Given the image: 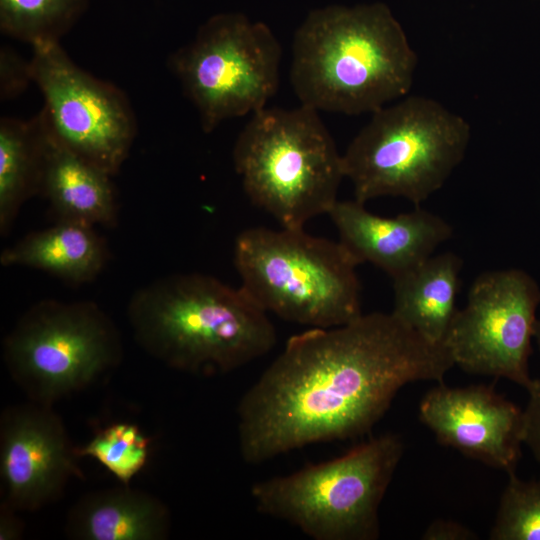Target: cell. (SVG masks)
<instances>
[{
  "label": "cell",
  "mask_w": 540,
  "mask_h": 540,
  "mask_svg": "<svg viewBox=\"0 0 540 540\" xmlns=\"http://www.w3.org/2000/svg\"><path fill=\"white\" fill-rule=\"evenodd\" d=\"M454 366L392 312L361 314L289 338L237 407L243 460L260 464L304 446L369 432L405 385L443 382Z\"/></svg>",
  "instance_id": "cell-1"
},
{
  "label": "cell",
  "mask_w": 540,
  "mask_h": 540,
  "mask_svg": "<svg viewBox=\"0 0 540 540\" xmlns=\"http://www.w3.org/2000/svg\"><path fill=\"white\" fill-rule=\"evenodd\" d=\"M417 62L386 4L330 5L295 31L290 82L300 104L318 112L372 114L407 96Z\"/></svg>",
  "instance_id": "cell-2"
},
{
  "label": "cell",
  "mask_w": 540,
  "mask_h": 540,
  "mask_svg": "<svg viewBox=\"0 0 540 540\" xmlns=\"http://www.w3.org/2000/svg\"><path fill=\"white\" fill-rule=\"evenodd\" d=\"M139 346L172 369L224 374L276 344L268 312L242 288L201 273L175 274L139 289L128 306Z\"/></svg>",
  "instance_id": "cell-3"
},
{
  "label": "cell",
  "mask_w": 540,
  "mask_h": 540,
  "mask_svg": "<svg viewBox=\"0 0 540 540\" xmlns=\"http://www.w3.org/2000/svg\"><path fill=\"white\" fill-rule=\"evenodd\" d=\"M233 163L245 194L285 228L328 214L345 178L343 157L318 111L265 107L240 131Z\"/></svg>",
  "instance_id": "cell-4"
},
{
  "label": "cell",
  "mask_w": 540,
  "mask_h": 540,
  "mask_svg": "<svg viewBox=\"0 0 540 540\" xmlns=\"http://www.w3.org/2000/svg\"><path fill=\"white\" fill-rule=\"evenodd\" d=\"M241 287L281 319L329 328L362 314L359 264L339 242L304 228L252 227L235 240Z\"/></svg>",
  "instance_id": "cell-5"
},
{
  "label": "cell",
  "mask_w": 540,
  "mask_h": 540,
  "mask_svg": "<svg viewBox=\"0 0 540 540\" xmlns=\"http://www.w3.org/2000/svg\"><path fill=\"white\" fill-rule=\"evenodd\" d=\"M371 115L342 154L355 199L402 197L420 206L464 159L470 124L424 96H405Z\"/></svg>",
  "instance_id": "cell-6"
},
{
  "label": "cell",
  "mask_w": 540,
  "mask_h": 540,
  "mask_svg": "<svg viewBox=\"0 0 540 540\" xmlns=\"http://www.w3.org/2000/svg\"><path fill=\"white\" fill-rule=\"evenodd\" d=\"M404 451L400 436L371 438L346 454L255 483L256 509L314 540H375L379 507Z\"/></svg>",
  "instance_id": "cell-7"
},
{
  "label": "cell",
  "mask_w": 540,
  "mask_h": 540,
  "mask_svg": "<svg viewBox=\"0 0 540 540\" xmlns=\"http://www.w3.org/2000/svg\"><path fill=\"white\" fill-rule=\"evenodd\" d=\"M122 355L117 327L92 301L42 300L3 342L13 381L30 401L50 406L97 382Z\"/></svg>",
  "instance_id": "cell-8"
},
{
  "label": "cell",
  "mask_w": 540,
  "mask_h": 540,
  "mask_svg": "<svg viewBox=\"0 0 540 540\" xmlns=\"http://www.w3.org/2000/svg\"><path fill=\"white\" fill-rule=\"evenodd\" d=\"M282 49L272 30L237 12L207 19L169 58L205 133L266 107L280 82Z\"/></svg>",
  "instance_id": "cell-9"
},
{
  "label": "cell",
  "mask_w": 540,
  "mask_h": 540,
  "mask_svg": "<svg viewBox=\"0 0 540 540\" xmlns=\"http://www.w3.org/2000/svg\"><path fill=\"white\" fill-rule=\"evenodd\" d=\"M30 59L41 109L55 138L68 149L115 175L128 157L136 119L126 94L83 70L60 42H37Z\"/></svg>",
  "instance_id": "cell-10"
},
{
  "label": "cell",
  "mask_w": 540,
  "mask_h": 540,
  "mask_svg": "<svg viewBox=\"0 0 540 540\" xmlns=\"http://www.w3.org/2000/svg\"><path fill=\"white\" fill-rule=\"evenodd\" d=\"M539 304L537 282L521 269L479 275L444 341L454 365L526 388L532 380L529 357Z\"/></svg>",
  "instance_id": "cell-11"
},
{
  "label": "cell",
  "mask_w": 540,
  "mask_h": 540,
  "mask_svg": "<svg viewBox=\"0 0 540 540\" xmlns=\"http://www.w3.org/2000/svg\"><path fill=\"white\" fill-rule=\"evenodd\" d=\"M61 417L34 401L6 407L0 416L2 503L36 511L58 500L71 478L83 479Z\"/></svg>",
  "instance_id": "cell-12"
},
{
  "label": "cell",
  "mask_w": 540,
  "mask_h": 540,
  "mask_svg": "<svg viewBox=\"0 0 540 540\" xmlns=\"http://www.w3.org/2000/svg\"><path fill=\"white\" fill-rule=\"evenodd\" d=\"M419 418L437 440L464 455L515 471L523 444V410L493 386L448 387L441 382L419 405Z\"/></svg>",
  "instance_id": "cell-13"
},
{
  "label": "cell",
  "mask_w": 540,
  "mask_h": 540,
  "mask_svg": "<svg viewBox=\"0 0 540 540\" xmlns=\"http://www.w3.org/2000/svg\"><path fill=\"white\" fill-rule=\"evenodd\" d=\"M356 199L337 201L328 215L339 242L360 264L371 263L392 280L411 271L451 238L452 226L420 206L394 217L368 211Z\"/></svg>",
  "instance_id": "cell-14"
},
{
  "label": "cell",
  "mask_w": 540,
  "mask_h": 540,
  "mask_svg": "<svg viewBox=\"0 0 540 540\" xmlns=\"http://www.w3.org/2000/svg\"><path fill=\"white\" fill-rule=\"evenodd\" d=\"M170 530V511L158 497L123 484L83 495L65 523L75 540H164Z\"/></svg>",
  "instance_id": "cell-15"
},
{
  "label": "cell",
  "mask_w": 540,
  "mask_h": 540,
  "mask_svg": "<svg viewBox=\"0 0 540 540\" xmlns=\"http://www.w3.org/2000/svg\"><path fill=\"white\" fill-rule=\"evenodd\" d=\"M46 125L47 142L40 194L49 200L58 221L92 227L115 224L117 203L112 176L60 143L50 131L47 121Z\"/></svg>",
  "instance_id": "cell-16"
},
{
  "label": "cell",
  "mask_w": 540,
  "mask_h": 540,
  "mask_svg": "<svg viewBox=\"0 0 540 540\" xmlns=\"http://www.w3.org/2000/svg\"><path fill=\"white\" fill-rule=\"evenodd\" d=\"M462 264L458 255L445 252L393 279L392 313L427 341L444 344L458 310Z\"/></svg>",
  "instance_id": "cell-17"
},
{
  "label": "cell",
  "mask_w": 540,
  "mask_h": 540,
  "mask_svg": "<svg viewBox=\"0 0 540 540\" xmlns=\"http://www.w3.org/2000/svg\"><path fill=\"white\" fill-rule=\"evenodd\" d=\"M107 257V248L92 226L58 221L5 249L0 262L3 266L42 270L79 284L93 280L103 269Z\"/></svg>",
  "instance_id": "cell-18"
},
{
  "label": "cell",
  "mask_w": 540,
  "mask_h": 540,
  "mask_svg": "<svg viewBox=\"0 0 540 540\" xmlns=\"http://www.w3.org/2000/svg\"><path fill=\"white\" fill-rule=\"evenodd\" d=\"M47 125L42 111L29 120L0 119V230L5 234L21 206L40 194Z\"/></svg>",
  "instance_id": "cell-19"
},
{
  "label": "cell",
  "mask_w": 540,
  "mask_h": 540,
  "mask_svg": "<svg viewBox=\"0 0 540 540\" xmlns=\"http://www.w3.org/2000/svg\"><path fill=\"white\" fill-rule=\"evenodd\" d=\"M88 4L89 0H0V30L31 46L60 42Z\"/></svg>",
  "instance_id": "cell-20"
},
{
  "label": "cell",
  "mask_w": 540,
  "mask_h": 540,
  "mask_svg": "<svg viewBox=\"0 0 540 540\" xmlns=\"http://www.w3.org/2000/svg\"><path fill=\"white\" fill-rule=\"evenodd\" d=\"M150 442L137 424L114 422L99 429L85 445L75 447V454L93 458L121 484L129 485L148 462Z\"/></svg>",
  "instance_id": "cell-21"
},
{
  "label": "cell",
  "mask_w": 540,
  "mask_h": 540,
  "mask_svg": "<svg viewBox=\"0 0 540 540\" xmlns=\"http://www.w3.org/2000/svg\"><path fill=\"white\" fill-rule=\"evenodd\" d=\"M489 539L540 540V480L508 473Z\"/></svg>",
  "instance_id": "cell-22"
},
{
  "label": "cell",
  "mask_w": 540,
  "mask_h": 540,
  "mask_svg": "<svg viewBox=\"0 0 540 540\" xmlns=\"http://www.w3.org/2000/svg\"><path fill=\"white\" fill-rule=\"evenodd\" d=\"M33 82L30 60L7 46L0 50V98L7 101L21 94Z\"/></svg>",
  "instance_id": "cell-23"
},
{
  "label": "cell",
  "mask_w": 540,
  "mask_h": 540,
  "mask_svg": "<svg viewBox=\"0 0 540 540\" xmlns=\"http://www.w3.org/2000/svg\"><path fill=\"white\" fill-rule=\"evenodd\" d=\"M528 401L523 410V444L527 445L540 465V378L526 387Z\"/></svg>",
  "instance_id": "cell-24"
},
{
  "label": "cell",
  "mask_w": 540,
  "mask_h": 540,
  "mask_svg": "<svg viewBox=\"0 0 540 540\" xmlns=\"http://www.w3.org/2000/svg\"><path fill=\"white\" fill-rule=\"evenodd\" d=\"M421 538L423 540H475L478 536L459 522L438 519L426 528Z\"/></svg>",
  "instance_id": "cell-25"
},
{
  "label": "cell",
  "mask_w": 540,
  "mask_h": 540,
  "mask_svg": "<svg viewBox=\"0 0 540 540\" xmlns=\"http://www.w3.org/2000/svg\"><path fill=\"white\" fill-rule=\"evenodd\" d=\"M15 509L5 503L0 505V540L19 539L24 530L21 519Z\"/></svg>",
  "instance_id": "cell-26"
},
{
  "label": "cell",
  "mask_w": 540,
  "mask_h": 540,
  "mask_svg": "<svg viewBox=\"0 0 540 540\" xmlns=\"http://www.w3.org/2000/svg\"><path fill=\"white\" fill-rule=\"evenodd\" d=\"M534 338L536 339V342L540 351V319H537L535 323Z\"/></svg>",
  "instance_id": "cell-27"
}]
</instances>
